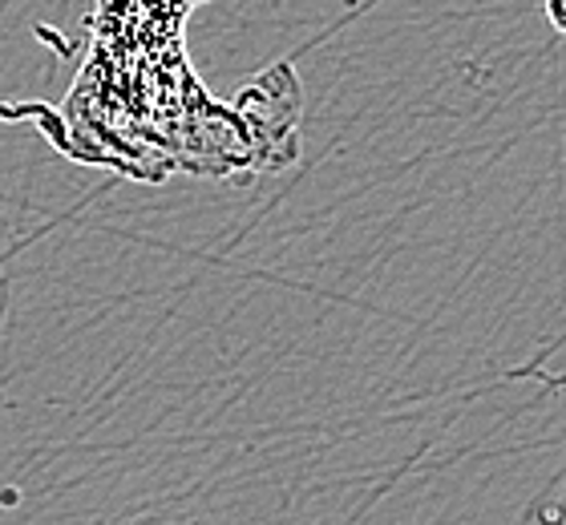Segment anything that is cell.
Segmentation results:
<instances>
[{"instance_id": "6da1fadb", "label": "cell", "mask_w": 566, "mask_h": 525, "mask_svg": "<svg viewBox=\"0 0 566 525\" xmlns=\"http://www.w3.org/2000/svg\"><path fill=\"white\" fill-rule=\"evenodd\" d=\"M543 12L546 21H551V29L558 36H566V0H543Z\"/></svg>"}]
</instances>
